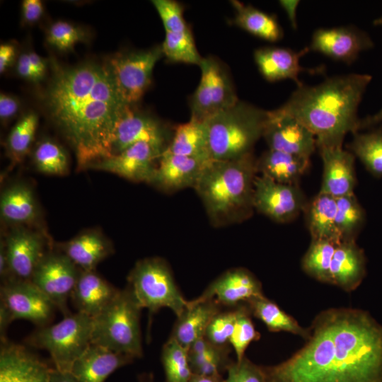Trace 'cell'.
Instances as JSON below:
<instances>
[{
	"mask_svg": "<svg viewBox=\"0 0 382 382\" xmlns=\"http://www.w3.org/2000/svg\"><path fill=\"white\" fill-rule=\"evenodd\" d=\"M269 111L238 100L207 120L212 160H232L253 153Z\"/></svg>",
	"mask_w": 382,
	"mask_h": 382,
	"instance_id": "cell-5",
	"label": "cell"
},
{
	"mask_svg": "<svg viewBox=\"0 0 382 382\" xmlns=\"http://www.w3.org/2000/svg\"><path fill=\"white\" fill-rule=\"evenodd\" d=\"M308 202L299 185L279 183L260 175L255 178L254 209L275 222L292 221L304 212Z\"/></svg>",
	"mask_w": 382,
	"mask_h": 382,
	"instance_id": "cell-14",
	"label": "cell"
},
{
	"mask_svg": "<svg viewBox=\"0 0 382 382\" xmlns=\"http://www.w3.org/2000/svg\"><path fill=\"white\" fill-rule=\"evenodd\" d=\"M323 161L320 192L335 198L354 193L357 185L354 155L342 146L318 147Z\"/></svg>",
	"mask_w": 382,
	"mask_h": 382,
	"instance_id": "cell-21",
	"label": "cell"
},
{
	"mask_svg": "<svg viewBox=\"0 0 382 382\" xmlns=\"http://www.w3.org/2000/svg\"><path fill=\"white\" fill-rule=\"evenodd\" d=\"M310 165L311 158L270 149L256 161L257 172L260 175L289 185H299Z\"/></svg>",
	"mask_w": 382,
	"mask_h": 382,
	"instance_id": "cell-30",
	"label": "cell"
},
{
	"mask_svg": "<svg viewBox=\"0 0 382 382\" xmlns=\"http://www.w3.org/2000/svg\"><path fill=\"white\" fill-rule=\"evenodd\" d=\"M93 318L76 312L57 323L40 327L25 340L35 348L46 350L54 368L70 372L76 361L91 345Z\"/></svg>",
	"mask_w": 382,
	"mask_h": 382,
	"instance_id": "cell-8",
	"label": "cell"
},
{
	"mask_svg": "<svg viewBox=\"0 0 382 382\" xmlns=\"http://www.w3.org/2000/svg\"><path fill=\"white\" fill-rule=\"evenodd\" d=\"M16 49L12 43H3L0 46V72L4 73L13 63Z\"/></svg>",
	"mask_w": 382,
	"mask_h": 382,
	"instance_id": "cell-51",
	"label": "cell"
},
{
	"mask_svg": "<svg viewBox=\"0 0 382 382\" xmlns=\"http://www.w3.org/2000/svg\"><path fill=\"white\" fill-rule=\"evenodd\" d=\"M335 224L341 241H356L365 223L363 207L354 193L336 198Z\"/></svg>",
	"mask_w": 382,
	"mask_h": 382,
	"instance_id": "cell-37",
	"label": "cell"
},
{
	"mask_svg": "<svg viewBox=\"0 0 382 382\" xmlns=\"http://www.w3.org/2000/svg\"><path fill=\"white\" fill-rule=\"evenodd\" d=\"M0 306L6 311L12 322L23 319L38 328L50 325L57 309L53 303L30 281L16 278L1 283Z\"/></svg>",
	"mask_w": 382,
	"mask_h": 382,
	"instance_id": "cell-13",
	"label": "cell"
},
{
	"mask_svg": "<svg viewBox=\"0 0 382 382\" xmlns=\"http://www.w3.org/2000/svg\"><path fill=\"white\" fill-rule=\"evenodd\" d=\"M256 161L252 153L205 164L194 189L214 226L238 224L253 215Z\"/></svg>",
	"mask_w": 382,
	"mask_h": 382,
	"instance_id": "cell-4",
	"label": "cell"
},
{
	"mask_svg": "<svg viewBox=\"0 0 382 382\" xmlns=\"http://www.w3.org/2000/svg\"><path fill=\"white\" fill-rule=\"evenodd\" d=\"M336 198L319 192L308 202L304 213L311 240L341 242L335 224Z\"/></svg>",
	"mask_w": 382,
	"mask_h": 382,
	"instance_id": "cell-32",
	"label": "cell"
},
{
	"mask_svg": "<svg viewBox=\"0 0 382 382\" xmlns=\"http://www.w3.org/2000/svg\"><path fill=\"white\" fill-rule=\"evenodd\" d=\"M369 132L353 134L348 150L357 157L366 169L374 177H382V126Z\"/></svg>",
	"mask_w": 382,
	"mask_h": 382,
	"instance_id": "cell-36",
	"label": "cell"
},
{
	"mask_svg": "<svg viewBox=\"0 0 382 382\" xmlns=\"http://www.w3.org/2000/svg\"><path fill=\"white\" fill-rule=\"evenodd\" d=\"M84 30L69 22L57 21L48 28L46 40L48 45L61 52L71 50L80 42L86 40Z\"/></svg>",
	"mask_w": 382,
	"mask_h": 382,
	"instance_id": "cell-44",
	"label": "cell"
},
{
	"mask_svg": "<svg viewBox=\"0 0 382 382\" xmlns=\"http://www.w3.org/2000/svg\"><path fill=\"white\" fill-rule=\"evenodd\" d=\"M81 270L61 250L50 249L35 267L30 282L59 310L71 313L67 302Z\"/></svg>",
	"mask_w": 382,
	"mask_h": 382,
	"instance_id": "cell-12",
	"label": "cell"
},
{
	"mask_svg": "<svg viewBox=\"0 0 382 382\" xmlns=\"http://www.w3.org/2000/svg\"><path fill=\"white\" fill-rule=\"evenodd\" d=\"M308 328L290 357L260 366L265 382H382V325L369 312L330 308Z\"/></svg>",
	"mask_w": 382,
	"mask_h": 382,
	"instance_id": "cell-1",
	"label": "cell"
},
{
	"mask_svg": "<svg viewBox=\"0 0 382 382\" xmlns=\"http://www.w3.org/2000/svg\"><path fill=\"white\" fill-rule=\"evenodd\" d=\"M142 308L128 287L93 318L91 344L129 356H143L140 316Z\"/></svg>",
	"mask_w": 382,
	"mask_h": 382,
	"instance_id": "cell-6",
	"label": "cell"
},
{
	"mask_svg": "<svg viewBox=\"0 0 382 382\" xmlns=\"http://www.w3.org/2000/svg\"><path fill=\"white\" fill-rule=\"evenodd\" d=\"M161 362L165 382H189L192 372L187 349L172 337H169L163 346Z\"/></svg>",
	"mask_w": 382,
	"mask_h": 382,
	"instance_id": "cell-42",
	"label": "cell"
},
{
	"mask_svg": "<svg viewBox=\"0 0 382 382\" xmlns=\"http://www.w3.org/2000/svg\"><path fill=\"white\" fill-rule=\"evenodd\" d=\"M16 68L20 77L34 82L40 81L30 64L28 52H23L18 57Z\"/></svg>",
	"mask_w": 382,
	"mask_h": 382,
	"instance_id": "cell-50",
	"label": "cell"
},
{
	"mask_svg": "<svg viewBox=\"0 0 382 382\" xmlns=\"http://www.w3.org/2000/svg\"><path fill=\"white\" fill-rule=\"evenodd\" d=\"M166 32L182 33L190 30L184 17V7L174 0H153Z\"/></svg>",
	"mask_w": 382,
	"mask_h": 382,
	"instance_id": "cell-46",
	"label": "cell"
},
{
	"mask_svg": "<svg viewBox=\"0 0 382 382\" xmlns=\"http://www.w3.org/2000/svg\"><path fill=\"white\" fill-rule=\"evenodd\" d=\"M270 149L311 158L317 148L313 134L296 119L270 110L263 131Z\"/></svg>",
	"mask_w": 382,
	"mask_h": 382,
	"instance_id": "cell-16",
	"label": "cell"
},
{
	"mask_svg": "<svg viewBox=\"0 0 382 382\" xmlns=\"http://www.w3.org/2000/svg\"><path fill=\"white\" fill-rule=\"evenodd\" d=\"M134 360L129 356L91 344L76 360L70 372L78 382H105L115 371Z\"/></svg>",
	"mask_w": 382,
	"mask_h": 382,
	"instance_id": "cell-26",
	"label": "cell"
},
{
	"mask_svg": "<svg viewBox=\"0 0 382 382\" xmlns=\"http://www.w3.org/2000/svg\"><path fill=\"white\" fill-rule=\"evenodd\" d=\"M252 316L261 320L270 332H286L301 337H308V328H304L291 316L281 309L265 295L253 297L245 302Z\"/></svg>",
	"mask_w": 382,
	"mask_h": 382,
	"instance_id": "cell-35",
	"label": "cell"
},
{
	"mask_svg": "<svg viewBox=\"0 0 382 382\" xmlns=\"http://www.w3.org/2000/svg\"><path fill=\"white\" fill-rule=\"evenodd\" d=\"M161 49L168 62L199 66L203 57L197 50L191 29L182 33L166 32Z\"/></svg>",
	"mask_w": 382,
	"mask_h": 382,
	"instance_id": "cell-41",
	"label": "cell"
},
{
	"mask_svg": "<svg viewBox=\"0 0 382 382\" xmlns=\"http://www.w3.org/2000/svg\"><path fill=\"white\" fill-rule=\"evenodd\" d=\"M49 382H78L71 372L60 371L52 367Z\"/></svg>",
	"mask_w": 382,
	"mask_h": 382,
	"instance_id": "cell-56",
	"label": "cell"
},
{
	"mask_svg": "<svg viewBox=\"0 0 382 382\" xmlns=\"http://www.w3.org/2000/svg\"><path fill=\"white\" fill-rule=\"evenodd\" d=\"M189 382H224L221 375L204 376L192 374Z\"/></svg>",
	"mask_w": 382,
	"mask_h": 382,
	"instance_id": "cell-57",
	"label": "cell"
},
{
	"mask_svg": "<svg viewBox=\"0 0 382 382\" xmlns=\"http://www.w3.org/2000/svg\"><path fill=\"white\" fill-rule=\"evenodd\" d=\"M136 105H125L116 121L111 156L138 142H146L166 150L171 141L174 130Z\"/></svg>",
	"mask_w": 382,
	"mask_h": 382,
	"instance_id": "cell-11",
	"label": "cell"
},
{
	"mask_svg": "<svg viewBox=\"0 0 382 382\" xmlns=\"http://www.w3.org/2000/svg\"><path fill=\"white\" fill-rule=\"evenodd\" d=\"M162 57L161 45H156L120 52L106 60L104 64L125 105H135L141 99L151 83L154 66Z\"/></svg>",
	"mask_w": 382,
	"mask_h": 382,
	"instance_id": "cell-9",
	"label": "cell"
},
{
	"mask_svg": "<svg viewBox=\"0 0 382 382\" xmlns=\"http://www.w3.org/2000/svg\"><path fill=\"white\" fill-rule=\"evenodd\" d=\"M226 372L224 382H265L260 366L245 356L241 361H233Z\"/></svg>",
	"mask_w": 382,
	"mask_h": 382,
	"instance_id": "cell-47",
	"label": "cell"
},
{
	"mask_svg": "<svg viewBox=\"0 0 382 382\" xmlns=\"http://www.w3.org/2000/svg\"><path fill=\"white\" fill-rule=\"evenodd\" d=\"M164 151L151 144L138 142L116 155L92 163L88 168L112 173L134 182L151 183Z\"/></svg>",
	"mask_w": 382,
	"mask_h": 382,
	"instance_id": "cell-15",
	"label": "cell"
},
{
	"mask_svg": "<svg viewBox=\"0 0 382 382\" xmlns=\"http://www.w3.org/2000/svg\"><path fill=\"white\" fill-rule=\"evenodd\" d=\"M309 51L308 47L299 52L284 47H264L255 51L254 59L260 73L267 81L291 79L299 86L303 84L299 79L301 73L318 74L323 71V66L306 69L300 65V59Z\"/></svg>",
	"mask_w": 382,
	"mask_h": 382,
	"instance_id": "cell-22",
	"label": "cell"
},
{
	"mask_svg": "<svg viewBox=\"0 0 382 382\" xmlns=\"http://www.w3.org/2000/svg\"><path fill=\"white\" fill-rule=\"evenodd\" d=\"M337 245L328 240H311L301 260L303 272L320 282L330 284V266Z\"/></svg>",
	"mask_w": 382,
	"mask_h": 382,
	"instance_id": "cell-38",
	"label": "cell"
},
{
	"mask_svg": "<svg viewBox=\"0 0 382 382\" xmlns=\"http://www.w3.org/2000/svg\"><path fill=\"white\" fill-rule=\"evenodd\" d=\"M44 13V6L40 0H24L22 2V19L27 24L38 21Z\"/></svg>",
	"mask_w": 382,
	"mask_h": 382,
	"instance_id": "cell-48",
	"label": "cell"
},
{
	"mask_svg": "<svg viewBox=\"0 0 382 382\" xmlns=\"http://www.w3.org/2000/svg\"><path fill=\"white\" fill-rule=\"evenodd\" d=\"M229 347L217 346L204 337L194 342L187 349L192 374L219 376L226 371L233 361L229 357Z\"/></svg>",
	"mask_w": 382,
	"mask_h": 382,
	"instance_id": "cell-34",
	"label": "cell"
},
{
	"mask_svg": "<svg viewBox=\"0 0 382 382\" xmlns=\"http://www.w3.org/2000/svg\"><path fill=\"white\" fill-rule=\"evenodd\" d=\"M64 253L81 270H95L97 265L113 253V247L100 231H87L71 240L58 244Z\"/></svg>",
	"mask_w": 382,
	"mask_h": 382,
	"instance_id": "cell-28",
	"label": "cell"
},
{
	"mask_svg": "<svg viewBox=\"0 0 382 382\" xmlns=\"http://www.w3.org/2000/svg\"><path fill=\"white\" fill-rule=\"evenodd\" d=\"M37 125V115L28 112L18 120L9 132L6 139V150L13 162H21L30 151Z\"/></svg>",
	"mask_w": 382,
	"mask_h": 382,
	"instance_id": "cell-40",
	"label": "cell"
},
{
	"mask_svg": "<svg viewBox=\"0 0 382 382\" xmlns=\"http://www.w3.org/2000/svg\"><path fill=\"white\" fill-rule=\"evenodd\" d=\"M11 278L30 281L33 272L52 248L42 233L15 226L3 239Z\"/></svg>",
	"mask_w": 382,
	"mask_h": 382,
	"instance_id": "cell-17",
	"label": "cell"
},
{
	"mask_svg": "<svg viewBox=\"0 0 382 382\" xmlns=\"http://www.w3.org/2000/svg\"><path fill=\"white\" fill-rule=\"evenodd\" d=\"M138 382H154L152 374H142L138 377Z\"/></svg>",
	"mask_w": 382,
	"mask_h": 382,
	"instance_id": "cell-58",
	"label": "cell"
},
{
	"mask_svg": "<svg viewBox=\"0 0 382 382\" xmlns=\"http://www.w3.org/2000/svg\"><path fill=\"white\" fill-rule=\"evenodd\" d=\"M382 122V108L372 115H368L360 119L358 131L365 129H372Z\"/></svg>",
	"mask_w": 382,
	"mask_h": 382,
	"instance_id": "cell-55",
	"label": "cell"
},
{
	"mask_svg": "<svg viewBox=\"0 0 382 382\" xmlns=\"http://www.w3.org/2000/svg\"><path fill=\"white\" fill-rule=\"evenodd\" d=\"M166 151L176 155L211 161L207 121L190 118L175 128Z\"/></svg>",
	"mask_w": 382,
	"mask_h": 382,
	"instance_id": "cell-31",
	"label": "cell"
},
{
	"mask_svg": "<svg viewBox=\"0 0 382 382\" xmlns=\"http://www.w3.org/2000/svg\"><path fill=\"white\" fill-rule=\"evenodd\" d=\"M208 161L173 154L165 150L150 184L167 192L194 188Z\"/></svg>",
	"mask_w": 382,
	"mask_h": 382,
	"instance_id": "cell-23",
	"label": "cell"
},
{
	"mask_svg": "<svg viewBox=\"0 0 382 382\" xmlns=\"http://www.w3.org/2000/svg\"><path fill=\"white\" fill-rule=\"evenodd\" d=\"M373 24L375 26H382V16H381L379 18L375 19L373 22Z\"/></svg>",
	"mask_w": 382,
	"mask_h": 382,
	"instance_id": "cell-59",
	"label": "cell"
},
{
	"mask_svg": "<svg viewBox=\"0 0 382 382\" xmlns=\"http://www.w3.org/2000/svg\"><path fill=\"white\" fill-rule=\"evenodd\" d=\"M127 287L141 308L149 314L162 308H170L177 317L189 306L178 289L170 268L161 257L139 260L127 277Z\"/></svg>",
	"mask_w": 382,
	"mask_h": 382,
	"instance_id": "cell-7",
	"label": "cell"
},
{
	"mask_svg": "<svg viewBox=\"0 0 382 382\" xmlns=\"http://www.w3.org/2000/svg\"><path fill=\"white\" fill-rule=\"evenodd\" d=\"M28 52L30 64L40 81L45 76L46 73V62L35 52L30 51Z\"/></svg>",
	"mask_w": 382,
	"mask_h": 382,
	"instance_id": "cell-54",
	"label": "cell"
},
{
	"mask_svg": "<svg viewBox=\"0 0 382 382\" xmlns=\"http://www.w3.org/2000/svg\"><path fill=\"white\" fill-rule=\"evenodd\" d=\"M0 277L1 283L11 278L6 246L4 240L0 243Z\"/></svg>",
	"mask_w": 382,
	"mask_h": 382,
	"instance_id": "cell-53",
	"label": "cell"
},
{
	"mask_svg": "<svg viewBox=\"0 0 382 382\" xmlns=\"http://www.w3.org/2000/svg\"><path fill=\"white\" fill-rule=\"evenodd\" d=\"M262 295V286L259 279L248 270L235 267L214 279L197 299H212L221 307L231 308Z\"/></svg>",
	"mask_w": 382,
	"mask_h": 382,
	"instance_id": "cell-19",
	"label": "cell"
},
{
	"mask_svg": "<svg viewBox=\"0 0 382 382\" xmlns=\"http://www.w3.org/2000/svg\"><path fill=\"white\" fill-rule=\"evenodd\" d=\"M371 80L368 74H351L328 78L316 86L302 84L276 110L308 129L317 148L342 146L347 133L359 132L357 110Z\"/></svg>",
	"mask_w": 382,
	"mask_h": 382,
	"instance_id": "cell-3",
	"label": "cell"
},
{
	"mask_svg": "<svg viewBox=\"0 0 382 382\" xmlns=\"http://www.w3.org/2000/svg\"><path fill=\"white\" fill-rule=\"evenodd\" d=\"M20 102L15 96L1 93L0 95V118L2 122L13 119L18 112Z\"/></svg>",
	"mask_w": 382,
	"mask_h": 382,
	"instance_id": "cell-49",
	"label": "cell"
},
{
	"mask_svg": "<svg viewBox=\"0 0 382 382\" xmlns=\"http://www.w3.org/2000/svg\"><path fill=\"white\" fill-rule=\"evenodd\" d=\"M33 163L38 172L46 175H65L69 170L66 151L61 145L50 139L40 141L35 146Z\"/></svg>",
	"mask_w": 382,
	"mask_h": 382,
	"instance_id": "cell-39",
	"label": "cell"
},
{
	"mask_svg": "<svg viewBox=\"0 0 382 382\" xmlns=\"http://www.w3.org/2000/svg\"><path fill=\"white\" fill-rule=\"evenodd\" d=\"M238 316V306L216 313L209 323L204 337L220 347H229V340Z\"/></svg>",
	"mask_w": 382,
	"mask_h": 382,
	"instance_id": "cell-45",
	"label": "cell"
},
{
	"mask_svg": "<svg viewBox=\"0 0 382 382\" xmlns=\"http://www.w3.org/2000/svg\"><path fill=\"white\" fill-rule=\"evenodd\" d=\"M364 252L356 241H341L336 245L330 266V284L347 292L354 291L366 274Z\"/></svg>",
	"mask_w": 382,
	"mask_h": 382,
	"instance_id": "cell-25",
	"label": "cell"
},
{
	"mask_svg": "<svg viewBox=\"0 0 382 382\" xmlns=\"http://www.w3.org/2000/svg\"><path fill=\"white\" fill-rule=\"evenodd\" d=\"M234 9L233 23L260 39L275 42L284 35L282 28L274 15L269 14L251 5L231 1Z\"/></svg>",
	"mask_w": 382,
	"mask_h": 382,
	"instance_id": "cell-33",
	"label": "cell"
},
{
	"mask_svg": "<svg viewBox=\"0 0 382 382\" xmlns=\"http://www.w3.org/2000/svg\"><path fill=\"white\" fill-rule=\"evenodd\" d=\"M52 71L42 93L44 109L72 147L78 168H88L111 156L115 123L125 104L105 64L53 63Z\"/></svg>",
	"mask_w": 382,
	"mask_h": 382,
	"instance_id": "cell-2",
	"label": "cell"
},
{
	"mask_svg": "<svg viewBox=\"0 0 382 382\" xmlns=\"http://www.w3.org/2000/svg\"><path fill=\"white\" fill-rule=\"evenodd\" d=\"M251 316L245 303L238 306V316L229 340L230 345L235 351L236 361H241L245 357V352L252 342L260 338V334L255 330Z\"/></svg>",
	"mask_w": 382,
	"mask_h": 382,
	"instance_id": "cell-43",
	"label": "cell"
},
{
	"mask_svg": "<svg viewBox=\"0 0 382 382\" xmlns=\"http://www.w3.org/2000/svg\"><path fill=\"white\" fill-rule=\"evenodd\" d=\"M52 369L25 346L1 341L0 382H49Z\"/></svg>",
	"mask_w": 382,
	"mask_h": 382,
	"instance_id": "cell-20",
	"label": "cell"
},
{
	"mask_svg": "<svg viewBox=\"0 0 382 382\" xmlns=\"http://www.w3.org/2000/svg\"><path fill=\"white\" fill-rule=\"evenodd\" d=\"M0 214L4 222L14 226L34 223L39 209L31 187L23 182L6 187L1 195Z\"/></svg>",
	"mask_w": 382,
	"mask_h": 382,
	"instance_id": "cell-29",
	"label": "cell"
},
{
	"mask_svg": "<svg viewBox=\"0 0 382 382\" xmlns=\"http://www.w3.org/2000/svg\"><path fill=\"white\" fill-rule=\"evenodd\" d=\"M120 289L95 270H81L70 299L76 312L92 318L99 315L115 298Z\"/></svg>",
	"mask_w": 382,
	"mask_h": 382,
	"instance_id": "cell-24",
	"label": "cell"
},
{
	"mask_svg": "<svg viewBox=\"0 0 382 382\" xmlns=\"http://www.w3.org/2000/svg\"><path fill=\"white\" fill-rule=\"evenodd\" d=\"M282 8L286 12L289 22L293 29L296 30L297 28L296 23V9L299 4V1L297 0H281L279 1Z\"/></svg>",
	"mask_w": 382,
	"mask_h": 382,
	"instance_id": "cell-52",
	"label": "cell"
},
{
	"mask_svg": "<svg viewBox=\"0 0 382 382\" xmlns=\"http://www.w3.org/2000/svg\"><path fill=\"white\" fill-rule=\"evenodd\" d=\"M373 47L374 42L366 32L354 26H340L316 30L308 47L333 60L351 64L361 52Z\"/></svg>",
	"mask_w": 382,
	"mask_h": 382,
	"instance_id": "cell-18",
	"label": "cell"
},
{
	"mask_svg": "<svg viewBox=\"0 0 382 382\" xmlns=\"http://www.w3.org/2000/svg\"><path fill=\"white\" fill-rule=\"evenodd\" d=\"M199 83L190 99V118L207 121L238 101L228 71L214 57H203Z\"/></svg>",
	"mask_w": 382,
	"mask_h": 382,
	"instance_id": "cell-10",
	"label": "cell"
},
{
	"mask_svg": "<svg viewBox=\"0 0 382 382\" xmlns=\"http://www.w3.org/2000/svg\"><path fill=\"white\" fill-rule=\"evenodd\" d=\"M221 311V306L214 300L190 301L189 306L177 317L170 337L175 340L186 349L204 336L206 329L213 317Z\"/></svg>",
	"mask_w": 382,
	"mask_h": 382,
	"instance_id": "cell-27",
	"label": "cell"
}]
</instances>
